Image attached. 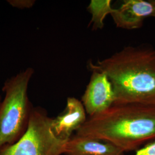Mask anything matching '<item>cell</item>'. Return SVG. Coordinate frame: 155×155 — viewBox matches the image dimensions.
<instances>
[{
	"instance_id": "cell-10",
	"label": "cell",
	"mask_w": 155,
	"mask_h": 155,
	"mask_svg": "<svg viewBox=\"0 0 155 155\" xmlns=\"http://www.w3.org/2000/svg\"><path fill=\"white\" fill-rule=\"evenodd\" d=\"M133 155H155V140L144 144L135 150Z\"/></svg>"
},
{
	"instance_id": "cell-7",
	"label": "cell",
	"mask_w": 155,
	"mask_h": 155,
	"mask_svg": "<svg viewBox=\"0 0 155 155\" xmlns=\"http://www.w3.org/2000/svg\"><path fill=\"white\" fill-rule=\"evenodd\" d=\"M86 111L81 101L74 97H68L64 110L52 118L51 128L56 137L64 141L70 139L74 132L86 121Z\"/></svg>"
},
{
	"instance_id": "cell-9",
	"label": "cell",
	"mask_w": 155,
	"mask_h": 155,
	"mask_svg": "<svg viewBox=\"0 0 155 155\" xmlns=\"http://www.w3.org/2000/svg\"><path fill=\"white\" fill-rule=\"evenodd\" d=\"M110 0H91L87 6L91 15L90 23L92 29L97 31L102 29L104 27V20L108 15H111L114 11L111 5Z\"/></svg>"
},
{
	"instance_id": "cell-12",
	"label": "cell",
	"mask_w": 155,
	"mask_h": 155,
	"mask_svg": "<svg viewBox=\"0 0 155 155\" xmlns=\"http://www.w3.org/2000/svg\"><path fill=\"white\" fill-rule=\"evenodd\" d=\"M2 98H1V96L0 95V104H1V101H2Z\"/></svg>"
},
{
	"instance_id": "cell-5",
	"label": "cell",
	"mask_w": 155,
	"mask_h": 155,
	"mask_svg": "<svg viewBox=\"0 0 155 155\" xmlns=\"http://www.w3.org/2000/svg\"><path fill=\"white\" fill-rule=\"evenodd\" d=\"M89 84L81 102L89 117L108 109L116 102V95L110 81L104 72L91 70Z\"/></svg>"
},
{
	"instance_id": "cell-11",
	"label": "cell",
	"mask_w": 155,
	"mask_h": 155,
	"mask_svg": "<svg viewBox=\"0 0 155 155\" xmlns=\"http://www.w3.org/2000/svg\"><path fill=\"white\" fill-rule=\"evenodd\" d=\"M8 2L13 8L25 9L32 8L36 1L34 0H9Z\"/></svg>"
},
{
	"instance_id": "cell-1",
	"label": "cell",
	"mask_w": 155,
	"mask_h": 155,
	"mask_svg": "<svg viewBox=\"0 0 155 155\" xmlns=\"http://www.w3.org/2000/svg\"><path fill=\"white\" fill-rule=\"evenodd\" d=\"M91 70L104 72L116 95L115 104L155 105V50L125 47L110 57L89 63Z\"/></svg>"
},
{
	"instance_id": "cell-8",
	"label": "cell",
	"mask_w": 155,
	"mask_h": 155,
	"mask_svg": "<svg viewBox=\"0 0 155 155\" xmlns=\"http://www.w3.org/2000/svg\"><path fill=\"white\" fill-rule=\"evenodd\" d=\"M124 152L102 139L73 135L64 145V155H124Z\"/></svg>"
},
{
	"instance_id": "cell-4",
	"label": "cell",
	"mask_w": 155,
	"mask_h": 155,
	"mask_svg": "<svg viewBox=\"0 0 155 155\" xmlns=\"http://www.w3.org/2000/svg\"><path fill=\"white\" fill-rule=\"evenodd\" d=\"M52 121L45 109L33 107L25 133L15 143L2 147L0 155H63L67 141L56 137Z\"/></svg>"
},
{
	"instance_id": "cell-3",
	"label": "cell",
	"mask_w": 155,
	"mask_h": 155,
	"mask_svg": "<svg viewBox=\"0 0 155 155\" xmlns=\"http://www.w3.org/2000/svg\"><path fill=\"white\" fill-rule=\"evenodd\" d=\"M34 70L28 67L7 79L0 104V150L15 143L28 127L32 106L28 97L29 84Z\"/></svg>"
},
{
	"instance_id": "cell-6",
	"label": "cell",
	"mask_w": 155,
	"mask_h": 155,
	"mask_svg": "<svg viewBox=\"0 0 155 155\" xmlns=\"http://www.w3.org/2000/svg\"><path fill=\"white\" fill-rule=\"evenodd\" d=\"M117 27L127 30L140 28L144 20L155 18V0H126L111 14Z\"/></svg>"
},
{
	"instance_id": "cell-2",
	"label": "cell",
	"mask_w": 155,
	"mask_h": 155,
	"mask_svg": "<svg viewBox=\"0 0 155 155\" xmlns=\"http://www.w3.org/2000/svg\"><path fill=\"white\" fill-rule=\"evenodd\" d=\"M75 134L104 140L124 152L135 151L155 140V105L114 104L89 117Z\"/></svg>"
}]
</instances>
